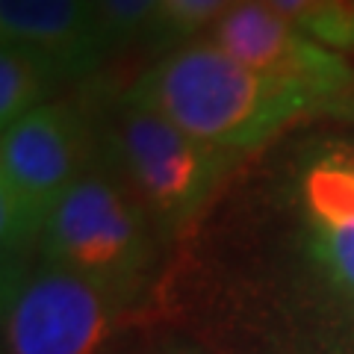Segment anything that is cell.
Returning a JSON list of instances; mask_svg holds the SVG:
<instances>
[{
    "label": "cell",
    "instance_id": "1",
    "mask_svg": "<svg viewBox=\"0 0 354 354\" xmlns=\"http://www.w3.org/2000/svg\"><path fill=\"white\" fill-rule=\"evenodd\" d=\"M130 92L142 97L198 142L239 153L322 113L316 101L236 62L213 41H186L139 77Z\"/></svg>",
    "mask_w": 354,
    "mask_h": 354
},
{
    "label": "cell",
    "instance_id": "2",
    "mask_svg": "<svg viewBox=\"0 0 354 354\" xmlns=\"http://www.w3.org/2000/svg\"><path fill=\"white\" fill-rule=\"evenodd\" d=\"M151 260V216L127 186L104 171L77 177L41 234V263L83 274L124 301L142 283Z\"/></svg>",
    "mask_w": 354,
    "mask_h": 354
},
{
    "label": "cell",
    "instance_id": "3",
    "mask_svg": "<svg viewBox=\"0 0 354 354\" xmlns=\"http://www.w3.org/2000/svg\"><path fill=\"white\" fill-rule=\"evenodd\" d=\"M106 139L127 189L162 227L189 221L225 174V157H234L198 142L133 92L115 104Z\"/></svg>",
    "mask_w": 354,
    "mask_h": 354
},
{
    "label": "cell",
    "instance_id": "4",
    "mask_svg": "<svg viewBox=\"0 0 354 354\" xmlns=\"http://www.w3.org/2000/svg\"><path fill=\"white\" fill-rule=\"evenodd\" d=\"M80 174L83 124L68 106L44 104L3 130L0 236L6 254L41 239L53 207Z\"/></svg>",
    "mask_w": 354,
    "mask_h": 354
},
{
    "label": "cell",
    "instance_id": "5",
    "mask_svg": "<svg viewBox=\"0 0 354 354\" xmlns=\"http://www.w3.org/2000/svg\"><path fill=\"white\" fill-rule=\"evenodd\" d=\"M121 304L101 283L41 263L6 286V354H101L121 325Z\"/></svg>",
    "mask_w": 354,
    "mask_h": 354
},
{
    "label": "cell",
    "instance_id": "6",
    "mask_svg": "<svg viewBox=\"0 0 354 354\" xmlns=\"http://www.w3.org/2000/svg\"><path fill=\"white\" fill-rule=\"evenodd\" d=\"M209 41L245 68L304 92L322 113L348 106L354 97L346 57L310 39L263 0H236L213 24Z\"/></svg>",
    "mask_w": 354,
    "mask_h": 354
},
{
    "label": "cell",
    "instance_id": "7",
    "mask_svg": "<svg viewBox=\"0 0 354 354\" xmlns=\"http://www.w3.org/2000/svg\"><path fill=\"white\" fill-rule=\"evenodd\" d=\"M298 213L304 260L319 292L354 322V148L319 153L298 177Z\"/></svg>",
    "mask_w": 354,
    "mask_h": 354
},
{
    "label": "cell",
    "instance_id": "8",
    "mask_svg": "<svg viewBox=\"0 0 354 354\" xmlns=\"http://www.w3.org/2000/svg\"><path fill=\"white\" fill-rule=\"evenodd\" d=\"M0 36L36 50L57 77H86L106 50L95 0H0Z\"/></svg>",
    "mask_w": 354,
    "mask_h": 354
},
{
    "label": "cell",
    "instance_id": "9",
    "mask_svg": "<svg viewBox=\"0 0 354 354\" xmlns=\"http://www.w3.org/2000/svg\"><path fill=\"white\" fill-rule=\"evenodd\" d=\"M53 80H59L53 65L36 50L21 44L0 48V124L12 127L15 121L44 106V95Z\"/></svg>",
    "mask_w": 354,
    "mask_h": 354
},
{
    "label": "cell",
    "instance_id": "10",
    "mask_svg": "<svg viewBox=\"0 0 354 354\" xmlns=\"http://www.w3.org/2000/svg\"><path fill=\"white\" fill-rule=\"evenodd\" d=\"M330 50H354V0H263Z\"/></svg>",
    "mask_w": 354,
    "mask_h": 354
},
{
    "label": "cell",
    "instance_id": "11",
    "mask_svg": "<svg viewBox=\"0 0 354 354\" xmlns=\"http://www.w3.org/2000/svg\"><path fill=\"white\" fill-rule=\"evenodd\" d=\"M236 0H160V9L151 21V41L162 48H180L201 27H213Z\"/></svg>",
    "mask_w": 354,
    "mask_h": 354
},
{
    "label": "cell",
    "instance_id": "12",
    "mask_svg": "<svg viewBox=\"0 0 354 354\" xmlns=\"http://www.w3.org/2000/svg\"><path fill=\"white\" fill-rule=\"evenodd\" d=\"M95 9L104 44L109 48V44H121L151 27L160 0H95Z\"/></svg>",
    "mask_w": 354,
    "mask_h": 354
},
{
    "label": "cell",
    "instance_id": "13",
    "mask_svg": "<svg viewBox=\"0 0 354 354\" xmlns=\"http://www.w3.org/2000/svg\"><path fill=\"white\" fill-rule=\"evenodd\" d=\"M162 354H198V351H189V348H169V351H162Z\"/></svg>",
    "mask_w": 354,
    "mask_h": 354
}]
</instances>
